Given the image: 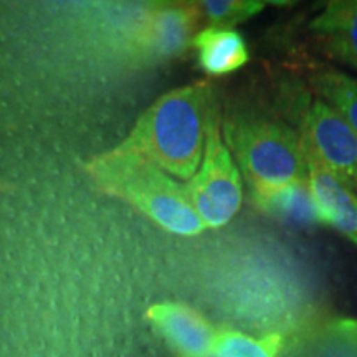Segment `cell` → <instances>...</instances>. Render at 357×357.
<instances>
[{"label":"cell","mask_w":357,"mask_h":357,"mask_svg":"<svg viewBox=\"0 0 357 357\" xmlns=\"http://www.w3.org/2000/svg\"><path fill=\"white\" fill-rule=\"evenodd\" d=\"M215 119V101L208 84H189L159 98L118 147L189 182L202 164Z\"/></svg>","instance_id":"1"},{"label":"cell","mask_w":357,"mask_h":357,"mask_svg":"<svg viewBox=\"0 0 357 357\" xmlns=\"http://www.w3.org/2000/svg\"><path fill=\"white\" fill-rule=\"evenodd\" d=\"M102 190L126 200L164 230L192 236L207 229L187 197L185 185L139 155L114 147L88 164Z\"/></svg>","instance_id":"2"},{"label":"cell","mask_w":357,"mask_h":357,"mask_svg":"<svg viewBox=\"0 0 357 357\" xmlns=\"http://www.w3.org/2000/svg\"><path fill=\"white\" fill-rule=\"evenodd\" d=\"M223 132L252 190L307 182L303 137L287 124L235 114L225 123Z\"/></svg>","instance_id":"3"},{"label":"cell","mask_w":357,"mask_h":357,"mask_svg":"<svg viewBox=\"0 0 357 357\" xmlns=\"http://www.w3.org/2000/svg\"><path fill=\"white\" fill-rule=\"evenodd\" d=\"M185 192L207 229L227 225L242 207V177L229 146L222 139L218 119L212 123L202 164L185 184Z\"/></svg>","instance_id":"4"},{"label":"cell","mask_w":357,"mask_h":357,"mask_svg":"<svg viewBox=\"0 0 357 357\" xmlns=\"http://www.w3.org/2000/svg\"><path fill=\"white\" fill-rule=\"evenodd\" d=\"M301 137L307 154L352 192L357 190V134L323 100H314L307 108Z\"/></svg>","instance_id":"5"},{"label":"cell","mask_w":357,"mask_h":357,"mask_svg":"<svg viewBox=\"0 0 357 357\" xmlns=\"http://www.w3.org/2000/svg\"><path fill=\"white\" fill-rule=\"evenodd\" d=\"M306 154L307 185L319 223L333 227L357 245V197L344 182L328 171L314 155Z\"/></svg>","instance_id":"6"},{"label":"cell","mask_w":357,"mask_h":357,"mask_svg":"<svg viewBox=\"0 0 357 357\" xmlns=\"http://www.w3.org/2000/svg\"><path fill=\"white\" fill-rule=\"evenodd\" d=\"M147 318L181 357L213 352L217 329L199 311L181 303H160L149 307Z\"/></svg>","instance_id":"7"},{"label":"cell","mask_w":357,"mask_h":357,"mask_svg":"<svg viewBox=\"0 0 357 357\" xmlns=\"http://www.w3.org/2000/svg\"><path fill=\"white\" fill-rule=\"evenodd\" d=\"M319 50L337 63L357 70V0H331L310 22Z\"/></svg>","instance_id":"8"},{"label":"cell","mask_w":357,"mask_h":357,"mask_svg":"<svg viewBox=\"0 0 357 357\" xmlns=\"http://www.w3.org/2000/svg\"><path fill=\"white\" fill-rule=\"evenodd\" d=\"M298 352L301 357H357V319L329 312L303 329Z\"/></svg>","instance_id":"9"},{"label":"cell","mask_w":357,"mask_h":357,"mask_svg":"<svg viewBox=\"0 0 357 357\" xmlns=\"http://www.w3.org/2000/svg\"><path fill=\"white\" fill-rule=\"evenodd\" d=\"M197 7L155 8L141 29L142 48L155 55H172L185 47L197 19Z\"/></svg>","instance_id":"10"},{"label":"cell","mask_w":357,"mask_h":357,"mask_svg":"<svg viewBox=\"0 0 357 357\" xmlns=\"http://www.w3.org/2000/svg\"><path fill=\"white\" fill-rule=\"evenodd\" d=\"M202 68L211 75H229L248 61L242 35L235 30L207 26L192 38Z\"/></svg>","instance_id":"11"},{"label":"cell","mask_w":357,"mask_h":357,"mask_svg":"<svg viewBox=\"0 0 357 357\" xmlns=\"http://www.w3.org/2000/svg\"><path fill=\"white\" fill-rule=\"evenodd\" d=\"M252 197L263 212L276 218H283L298 225L319 223L307 182H294L275 189L252 190Z\"/></svg>","instance_id":"12"},{"label":"cell","mask_w":357,"mask_h":357,"mask_svg":"<svg viewBox=\"0 0 357 357\" xmlns=\"http://www.w3.org/2000/svg\"><path fill=\"white\" fill-rule=\"evenodd\" d=\"M312 88L357 134V78L329 66L316 71Z\"/></svg>","instance_id":"13"},{"label":"cell","mask_w":357,"mask_h":357,"mask_svg":"<svg viewBox=\"0 0 357 357\" xmlns=\"http://www.w3.org/2000/svg\"><path fill=\"white\" fill-rule=\"evenodd\" d=\"M283 347L284 339L280 333L253 337L229 328L218 329L213 342V352L218 357H280Z\"/></svg>","instance_id":"14"},{"label":"cell","mask_w":357,"mask_h":357,"mask_svg":"<svg viewBox=\"0 0 357 357\" xmlns=\"http://www.w3.org/2000/svg\"><path fill=\"white\" fill-rule=\"evenodd\" d=\"M263 8L265 3L255 0H207L200 3L197 10L211 22V26L234 30L235 25L252 19Z\"/></svg>","instance_id":"15"},{"label":"cell","mask_w":357,"mask_h":357,"mask_svg":"<svg viewBox=\"0 0 357 357\" xmlns=\"http://www.w3.org/2000/svg\"><path fill=\"white\" fill-rule=\"evenodd\" d=\"M204 357H218L215 352H211V354H207V356H204Z\"/></svg>","instance_id":"16"},{"label":"cell","mask_w":357,"mask_h":357,"mask_svg":"<svg viewBox=\"0 0 357 357\" xmlns=\"http://www.w3.org/2000/svg\"><path fill=\"white\" fill-rule=\"evenodd\" d=\"M354 194H356V197H357V190H356V192H354Z\"/></svg>","instance_id":"17"}]
</instances>
